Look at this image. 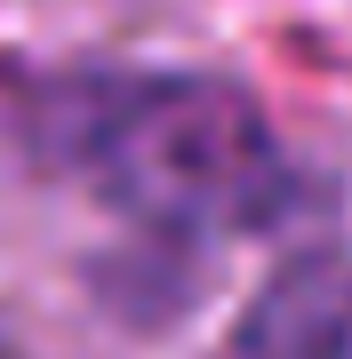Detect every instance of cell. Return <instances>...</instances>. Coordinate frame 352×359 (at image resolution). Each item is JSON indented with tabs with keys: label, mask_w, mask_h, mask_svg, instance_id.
Listing matches in <instances>:
<instances>
[{
	"label": "cell",
	"mask_w": 352,
	"mask_h": 359,
	"mask_svg": "<svg viewBox=\"0 0 352 359\" xmlns=\"http://www.w3.org/2000/svg\"><path fill=\"white\" fill-rule=\"evenodd\" d=\"M248 359H352V271L337 256L288 264L240 327Z\"/></svg>",
	"instance_id": "2"
},
{
	"label": "cell",
	"mask_w": 352,
	"mask_h": 359,
	"mask_svg": "<svg viewBox=\"0 0 352 359\" xmlns=\"http://www.w3.org/2000/svg\"><path fill=\"white\" fill-rule=\"evenodd\" d=\"M80 160L144 224L209 231L256 224L280 200V160L256 112L209 80H129L105 88L80 120Z\"/></svg>",
	"instance_id": "1"
},
{
	"label": "cell",
	"mask_w": 352,
	"mask_h": 359,
	"mask_svg": "<svg viewBox=\"0 0 352 359\" xmlns=\"http://www.w3.org/2000/svg\"><path fill=\"white\" fill-rule=\"evenodd\" d=\"M0 359H8V351H0Z\"/></svg>",
	"instance_id": "3"
}]
</instances>
